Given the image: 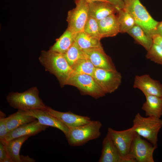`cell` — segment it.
Here are the masks:
<instances>
[{"label":"cell","instance_id":"6da1fadb","mask_svg":"<svg viewBox=\"0 0 162 162\" xmlns=\"http://www.w3.org/2000/svg\"><path fill=\"white\" fill-rule=\"evenodd\" d=\"M39 60L47 71L54 75L61 87L66 85L70 76L74 73L63 54L50 50L41 52Z\"/></svg>","mask_w":162,"mask_h":162},{"label":"cell","instance_id":"7a4b0ae2","mask_svg":"<svg viewBox=\"0 0 162 162\" xmlns=\"http://www.w3.org/2000/svg\"><path fill=\"white\" fill-rule=\"evenodd\" d=\"M39 93L37 87L34 86L22 92H10L6 100L10 106L18 110L45 109L46 105L39 97Z\"/></svg>","mask_w":162,"mask_h":162},{"label":"cell","instance_id":"3957f363","mask_svg":"<svg viewBox=\"0 0 162 162\" xmlns=\"http://www.w3.org/2000/svg\"><path fill=\"white\" fill-rule=\"evenodd\" d=\"M102 126L100 121L92 120L89 123L70 128L66 136L69 144L72 146H81L98 138L101 135Z\"/></svg>","mask_w":162,"mask_h":162},{"label":"cell","instance_id":"277c9868","mask_svg":"<svg viewBox=\"0 0 162 162\" xmlns=\"http://www.w3.org/2000/svg\"><path fill=\"white\" fill-rule=\"evenodd\" d=\"M132 127L137 134L157 146L158 134L162 127V120L160 118L152 116L144 117L138 113L133 120Z\"/></svg>","mask_w":162,"mask_h":162},{"label":"cell","instance_id":"5b68a950","mask_svg":"<svg viewBox=\"0 0 162 162\" xmlns=\"http://www.w3.org/2000/svg\"><path fill=\"white\" fill-rule=\"evenodd\" d=\"M124 8L133 16L136 24L152 37L158 22L152 17L140 0H129L125 4Z\"/></svg>","mask_w":162,"mask_h":162},{"label":"cell","instance_id":"8992f818","mask_svg":"<svg viewBox=\"0 0 162 162\" xmlns=\"http://www.w3.org/2000/svg\"><path fill=\"white\" fill-rule=\"evenodd\" d=\"M66 85L75 86L83 95H88L95 98L106 94L93 76L88 74L74 73L69 79Z\"/></svg>","mask_w":162,"mask_h":162},{"label":"cell","instance_id":"52a82bcc","mask_svg":"<svg viewBox=\"0 0 162 162\" xmlns=\"http://www.w3.org/2000/svg\"><path fill=\"white\" fill-rule=\"evenodd\" d=\"M157 147L142 138L135 132L129 158L132 162H154L153 153Z\"/></svg>","mask_w":162,"mask_h":162},{"label":"cell","instance_id":"ba28073f","mask_svg":"<svg viewBox=\"0 0 162 162\" xmlns=\"http://www.w3.org/2000/svg\"><path fill=\"white\" fill-rule=\"evenodd\" d=\"M93 76L106 94L114 92L122 82L121 74L116 69L96 68Z\"/></svg>","mask_w":162,"mask_h":162},{"label":"cell","instance_id":"9c48e42d","mask_svg":"<svg viewBox=\"0 0 162 162\" xmlns=\"http://www.w3.org/2000/svg\"><path fill=\"white\" fill-rule=\"evenodd\" d=\"M76 6L68 11L67 21L68 28L74 34L83 32L88 17L89 3L81 1Z\"/></svg>","mask_w":162,"mask_h":162},{"label":"cell","instance_id":"30bf717a","mask_svg":"<svg viewBox=\"0 0 162 162\" xmlns=\"http://www.w3.org/2000/svg\"><path fill=\"white\" fill-rule=\"evenodd\" d=\"M116 147L121 157L125 162H132L129 158L130 147L135 132L132 127L118 131L108 128V132Z\"/></svg>","mask_w":162,"mask_h":162},{"label":"cell","instance_id":"8fae6325","mask_svg":"<svg viewBox=\"0 0 162 162\" xmlns=\"http://www.w3.org/2000/svg\"><path fill=\"white\" fill-rule=\"evenodd\" d=\"M133 87L140 89L145 96L152 95L162 98V84L152 79L149 74L136 76Z\"/></svg>","mask_w":162,"mask_h":162},{"label":"cell","instance_id":"7c38bea8","mask_svg":"<svg viewBox=\"0 0 162 162\" xmlns=\"http://www.w3.org/2000/svg\"><path fill=\"white\" fill-rule=\"evenodd\" d=\"M25 110L28 114L36 118L41 124L58 128L64 133L65 136L67 135L70 128L49 113L45 109Z\"/></svg>","mask_w":162,"mask_h":162},{"label":"cell","instance_id":"4fadbf2b","mask_svg":"<svg viewBox=\"0 0 162 162\" xmlns=\"http://www.w3.org/2000/svg\"><path fill=\"white\" fill-rule=\"evenodd\" d=\"M45 109L69 128L89 123L92 120L90 117L77 115L70 111L61 112L55 110L47 106Z\"/></svg>","mask_w":162,"mask_h":162},{"label":"cell","instance_id":"5bb4252c","mask_svg":"<svg viewBox=\"0 0 162 162\" xmlns=\"http://www.w3.org/2000/svg\"><path fill=\"white\" fill-rule=\"evenodd\" d=\"M83 51L96 68L106 70L116 69L111 58L106 54L103 47L90 49Z\"/></svg>","mask_w":162,"mask_h":162},{"label":"cell","instance_id":"9a60e30c","mask_svg":"<svg viewBox=\"0 0 162 162\" xmlns=\"http://www.w3.org/2000/svg\"><path fill=\"white\" fill-rule=\"evenodd\" d=\"M48 126L41 124L38 120L22 125L9 132L4 141L8 142L19 137L28 136L29 137L45 130Z\"/></svg>","mask_w":162,"mask_h":162},{"label":"cell","instance_id":"2e32d148","mask_svg":"<svg viewBox=\"0 0 162 162\" xmlns=\"http://www.w3.org/2000/svg\"><path fill=\"white\" fill-rule=\"evenodd\" d=\"M120 9L109 2H93L89 3L88 16L98 21L111 14H116Z\"/></svg>","mask_w":162,"mask_h":162},{"label":"cell","instance_id":"e0dca14e","mask_svg":"<svg viewBox=\"0 0 162 162\" xmlns=\"http://www.w3.org/2000/svg\"><path fill=\"white\" fill-rule=\"evenodd\" d=\"M98 162H125L108 132L103 141L101 155Z\"/></svg>","mask_w":162,"mask_h":162},{"label":"cell","instance_id":"ac0fdd59","mask_svg":"<svg viewBox=\"0 0 162 162\" xmlns=\"http://www.w3.org/2000/svg\"><path fill=\"white\" fill-rule=\"evenodd\" d=\"M98 22L101 38L114 36L119 33L117 14L110 15Z\"/></svg>","mask_w":162,"mask_h":162},{"label":"cell","instance_id":"d6986e66","mask_svg":"<svg viewBox=\"0 0 162 162\" xmlns=\"http://www.w3.org/2000/svg\"><path fill=\"white\" fill-rule=\"evenodd\" d=\"M145 96L146 101L141 108L145 112L146 116L160 118L162 116V98L152 95Z\"/></svg>","mask_w":162,"mask_h":162},{"label":"cell","instance_id":"ffe728a7","mask_svg":"<svg viewBox=\"0 0 162 162\" xmlns=\"http://www.w3.org/2000/svg\"><path fill=\"white\" fill-rule=\"evenodd\" d=\"M37 119L28 114L25 110H18L16 112L6 118L8 132L23 124L34 121Z\"/></svg>","mask_w":162,"mask_h":162},{"label":"cell","instance_id":"44dd1931","mask_svg":"<svg viewBox=\"0 0 162 162\" xmlns=\"http://www.w3.org/2000/svg\"><path fill=\"white\" fill-rule=\"evenodd\" d=\"M67 28L63 34L57 39L50 50L62 54L65 53L75 41V34Z\"/></svg>","mask_w":162,"mask_h":162},{"label":"cell","instance_id":"7402d4cb","mask_svg":"<svg viewBox=\"0 0 162 162\" xmlns=\"http://www.w3.org/2000/svg\"><path fill=\"white\" fill-rule=\"evenodd\" d=\"M138 44L142 46L147 51L153 42L152 38L148 35L140 26L136 24L127 32Z\"/></svg>","mask_w":162,"mask_h":162},{"label":"cell","instance_id":"603a6c76","mask_svg":"<svg viewBox=\"0 0 162 162\" xmlns=\"http://www.w3.org/2000/svg\"><path fill=\"white\" fill-rule=\"evenodd\" d=\"M100 40L89 35L84 31L76 34L75 38V41L80 49L83 50L102 47Z\"/></svg>","mask_w":162,"mask_h":162},{"label":"cell","instance_id":"cb8c5ba5","mask_svg":"<svg viewBox=\"0 0 162 162\" xmlns=\"http://www.w3.org/2000/svg\"><path fill=\"white\" fill-rule=\"evenodd\" d=\"M29 137L24 136L5 141L8 155L13 162H21L20 151L22 145Z\"/></svg>","mask_w":162,"mask_h":162},{"label":"cell","instance_id":"d4e9b609","mask_svg":"<svg viewBox=\"0 0 162 162\" xmlns=\"http://www.w3.org/2000/svg\"><path fill=\"white\" fill-rule=\"evenodd\" d=\"M119 33H127L136 23L131 14L124 8L121 9L117 14Z\"/></svg>","mask_w":162,"mask_h":162},{"label":"cell","instance_id":"484cf974","mask_svg":"<svg viewBox=\"0 0 162 162\" xmlns=\"http://www.w3.org/2000/svg\"><path fill=\"white\" fill-rule=\"evenodd\" d=\"M63 54L71 68L79 60L88 58L86 53L80 49L75 41L68 50Z\"/></svg>","mask_w":162,"mask_h":162},{"label":"cell","instance_id":"4316f807","mask_svg":"<svg viewBox=\"0 0 162 162\" xmlns=\"http://www.w3.org/2000/svg\"><path fill=\"white\" fill-rule=\"evenodd\" d=\"M74 73L84 74L93 76L96 68L88 58L82 59L72 67Z\"/></svg>","mask_w":162,"mask_h":162},{"label":"cell","instance_id":"83f0119b","mask_svg":"<svg viewBox=\"0 0 162 162\" xmlns=\"http://www.w3.org/2000/svg\"><path fill=\"white\" fill-rule=\"evenodd\" d=\"M89 35L101 39L98 21L90 16H88L85 25L84 31Z\"/></svg>","mask_w":162,"mask_h":162},{"label":"cell","instance_id":"f1b7e54d","mask_svg":"<svg viewBox=\"0 0 162 162\" xmlns=\"http://www.w3.org/2000/svg\"><path fill=\"white\" fill-rule=\"evenodd\" d=\"M146 57L155 63L162 65V47L153 43L147 51Z\"/></svg>","mask_w":162,"mask_h":162},{"label":"cell","instance_id":"f546056e","mask_svg":"<svg viewBox=\"0 0 162 162\" xmlns=\"http://www.w3.org/2000/svg\"><path fill=\"white\" fill-rule=\"evenodd\" d=\"M5 114L0 111V141H4L8 132L6 123Z\"/></svg>","mask_w":162,"mask_h":162},{"label":"cell","instance_id":"4dcf8cb0","mask_svg":"<svg viewBox=\"0 0 162 162\" xmlns=\"http://www.w3.org/2000/svg\"><path fill=\"white\" fill-rule=\"evenodd\" d=\"M9 155L7 150L5 141H0V162H3Z\"/></svg>","mask_w":162,"mask_h":162},{"label":"cell","instance_id":"1f68e13d","mask_svg":"<svg viewBox=\"0 0 162 162\" xmlns=\"http://www.w3.org/2000/svg\"><path fill=\"white\" fill-rule=\"evenodd\" d=\"M110 3L120 9H124L125 3L123 0H106Z\"/></svg>","mask_w":162,"mask_h":162},{"label":"cell","instance_id":"d6a6232c","mask_svg":"<svg viewBox=\"0 0 162 162\" xmlns=\"http://www.w3.org/2000/svg\"><path fill=\"white\" fill-rule=\"evenodd\" d=\"M154 35H158L162 37V21L158 22L152 36Z\"/></svg>","mask_w":162,"mask_h":162},{"label":"cell","instance_id":"836d02e7","mask_svg":"<svg viewBox=\"0 0 162 162\" xmlns=\"http://www.w3.org/2000/svg\"><path fill=\"white\" fill-rule=\"evenodd\" d=\"M153 43L162 47V37L158 35H154L152 37Z\"/></svg>","mask_w":162,"mask_h":162},{"label":"cell","instance_id":"e575fe53","mask_svg":"<svg viewBox=\"0 0 162 162\" xmlns=\"http://www.w3.org/2000/svg\"><path fill=\"white\" fill-rule=\"evenodd\" d=\"M21 162H34L35 160L33 158H30L28 156L20 155Z\"/></svg>","mask_w":162,"mask_h":162},{"label":"cell","instance_id":"d590c367","mask_svg":"<svg viewBox=\"0 0 162 162\" xmlns=\"http://www.w3.org/2000/svg\"><path fill=\"white\" fill-rule=\"evenodd\" d=\"M81 1H84L88 2V3L95 1H102L109 2L106 0H74L75 3Z\"/></svg>","mask_w":162,"mask_h":162},{"label":"cell","instance_id":"8d00e7d4","mask_svg":"<svg viewBox=\"0 0 162 162\" xmlns=\"http://www.w3.org/2000/svg\"><path fill=\"white\" fill-rule=\"evenodd\" d=\"M3 162H13L9 156L6 158L3 161Z\"/></svg>","mask_w":162,"mask_h":162},{"label":"cell","instance_id":"74e56055","mask_svg":"<svg viewBox=\"0 0 162 162\" xmlns=\"http://www.w3.org/2000/svg\"><path fill=\"white\" fill-rule=\"evenodd\" d=\"M125 4H126L129 1V0H123Z\"/></svg>","mask_w":162,"mask_h":162}]
</instances>
